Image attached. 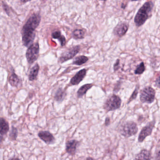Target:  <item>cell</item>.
<instances>
[{
	"instance_id": "1",
	"label": "cell",
	"mask_w": 160,
	"mask_h": 160,
	"mask_svg": "<svg viewBox=\"0 0 160 160\" xmlns=\"http://www.w3.org/2000/svg\"><path fill=\"white\" fill-rule=\"evenodd\" d=\"M41 16L39 13L32 14L21 30L22 40L24 47L28 48L33 44L36 37L35 31L41 22Z\"/></svg>"
},
{
	"instance_id": "2",
	"label": "cell",
	"mask_w": 160,
	"mask_h": 160,
	"mask_svg": "<svg viewBox=\"0 0 160 160\" xmlns=\"http://www.w3.org/2000/svg\"><path fill=\"white\" fill-rule=\"evenodd\" d=\"M153 8V3L152 2L145 3L139 9L134 18V22L138 27L142 25L149 18V15Z\"/></svg>"
},
{
	"instance_id": "3",
	"label": "cell",
	"mask_w": 160,
	"mask_h": 160,
	"mask_svg": "<svg viewBox=\"0 0 160 160\" xmlns=\"http://www.w3.org/2000/svg\"><path fill=\"white\" fill-rule=\"evenodd\" d=\"M137 124L133 121H129L124 123L120 129V133L125 138H129L135 135L138 132Z\"/></svg>"
},
{
	"instance_id": "4",
	"label": "cell",
	"mask_w": 160,
	"mask_h": 160,
	"mask_svg": "<svg viewBox=\"0 0 160 160\" xmlns=\"http://www.w3.org/2000/svg\"><path fill=\"white\" fill-rule=\"evenodd\" d=\"M121 102L120 97L113 94L109 96L106 99L103 105V108L107 112L115 111L120 108Z\"/></svg>"
},
{
	"instance_id": "5",
	"label": "cell",
	"mask_w": 160,
	"mask_h": 160,
	"mask_svg": "<svg viewBox=\"0 0 160 160\" xmlns=\"http://www.w3.org/2000/svg\"><path fill=\"white\" fill-rule=\"evenodd\" d=\"M156 97V91L150 86L144 88L140 93V100L142 103L148 104L154 102Z\"/></svg>"
},
{
	"instance_id": "6",
	"label": "cell",
	"mask_w": 160,
	"mask_h": 160,
	"mask_svg": "<svg viewBox=\"0 0 160 160\" xmlns=\"http://www.w3.org/2000/svg\"><path fill=\"white\" fill-rule=\"evenodd\" d=\"M39 53V45L38 42L33 43L26 51V59L29 64H32L38 59Z\"/></svg>"
},
{
	"instance_id": "7",
	"label": "cell",
	"mask_w": 160,
	"mask_h": 160,
	"mask_svg": "<svg viewBox=\"0 0 160 160\" xmlns=\"http://www.w3.org/2000/svg\"><path fill=\"white\" fill-rule=\"evenodd\" d=\"M80 51V46H75L68 48L67 49L64 51L60 58L59 61L61 63L67 62L68 61L73 59L79 53Z\"/></svg>"
},
{
	"instance_id": "8",
	"label": "cell",
	"mask_w": 160,
	"mask_h": 160,
	"mask_svg": "<svg viewBox=\"0 0 160 160\" xmlns=\"http://www.w3.org/2000/svg\"><path fill=\"white\" fill-rule=\"evenodd\" d=\"M155 123L156 122L155 121H152L142 128L138 137L139 142H142L147 137L151 135L155 127Z\"/></svg>"
},
{
	"instance_id": "9",
	"label": "cell",
	"mask_w": 160,
	"mask_h": 160,
	"mask_svg": "<svg viewBox=\"0 0 160 160\" xmlns=\"http://www.w3.org/2000/svg\"><path fill=\"white\" fill-rule=\"evenodd\" d=\"M129 28V24L128 22H120L114 28L113 32L114 35L118 37H122L126 34Z\"/></svg>"
},
{
	"instance_id": "10",
	"label": "cell",
	"mask_w": 160,
	"mask_h": 160,
	"mask_svg": "<svg viewBox=\"0 0 160 160\" xmlns=\"http://www.w3.org/2000/svg\"><path fill=\"white\" fill-rule=\"evenodd\" d=\"M38 136L41 140L48 144H51L55 142L54 136L49 131H44L39 132L38 133Z\"/></svg>"
},
{
	"instance_id": "11",
	"label": "cell",
	"mask_w": 160,
	"mask_h": 160,
	"mask_svg": "<svg viewBox=\"0 0 160 160\" xmlns=\"http://www.w3.org/2000/svg\"><path fill=\"white\" fill-rule=\"evenodd\" d=\"M79 144V142L76 140L68 141L66 143V151L69 155L72 156L75 155Z\"/></svg>"
},
{
	"instance_id": "12",
	"label": "cell",
	"mask_w": 160,
	"mask_h": 160,
	"mask_svg": "<svg viewBox=\"0 0 160 160\" xmlns=\"http://www.w3.org/2000/svg\"><path fill=\"white\" fill-rule=\"evenodd\" d=\"M87 70L85 68L80 70L70 80V83L72 85H78L82 81L86 76Z\"/></svg>"
},
{
	"instance_id": "13",
	"label": "cell",
	"mask_w": 160,
	"mask_h": 160,
	"mask_svg": "<svg viewBox=\"0 0 160 160\" xmlns=\"http://www.w3.org/2000/svg\"><path fill=\"white\" fill-rule=\"evenodd\" d=\"M8 81L10 85L13 87L18 88L21 84L22 80L12 69L8 78Z\"/></svg>"
},
{
	"instance_id": "14",
	"label": "cell",
	"mask_w": 160,
	"mask_h": 160,
	"mask_svg": "<svg viewBox=\"0 0 160 160\" xmlns=\"http://www.w3.org/2000/svg\"><path fill=\"white\" fill-rule=\"evenodd\" d=\"M151 154L147 149H143L136 155L133 160H151Z\"/></svg>"
},
{
	"instance_id": "15",
	"label": "cell",
	"mask_w": 160,
	"mask_h": 160,
	"mask_svg": "<svg viewBox=\"0 0 160 160\" xmlns=\"http://www.w3.org/2000/svg\"><path fill=\"white\" fill-rule=\"evenodd\" d=\"M66 95V92L65 89L62 88H59L54 93V99L58 102H62L65 98Z\"/></svg>"
},
{
	"instance_id": "16",
	"label": "cell",
	"mask_w": 160,
	"mask_h": 160,
	"mask_svg": "<svg viewBox=\"0 0 160 160\" xmlns=\"http://www.w3.org/2000/svg\"><path fill=\"white\" fill-rule=\"evenodd\" d=\"M39 70V66L38 63L36 64L31 68L28 75V79L30 81H34L36 80L38 76Z\"/></svg>"
},
{
	"instance_id": "17",
	"label": "cell",
	"mask_w": 160,
	"mask_h": 160,
	"mask_svg": "<svg viewBox=\"0 0 160 160\" xmlns=\"http://www.w3.org/2000/svg\"><path fill=\"white\" fill-rule=\"evenodd\" d=\"M52 37L53 39H58L60 42L61 46L64 47L66 44V39L64 36L62 34L61 32L59 30H56L52 32Z\"/></svg>"
},
{
	"instance_id": "18",
	"label": "cell",
	"mask_w": 160,
	"mask_h": 160,
	"mask_svg": "<svg viewBox=\"0 0 160 160\" xmlns=\"http://www.w3.org/2000/svg\"><path fill=\"white\" fill-rule=\"evenodd\" d=\"M9 130V124L3 118H0V134L6 135Z\"/></svg>"
},
{
	"instance_id": "19",
	"label": "cell",
	"mask_w": 160,
	"mask_h": 160,
	"mask_svg": "<svg viewBox=\"0 0 160 160\" xmlns=\"http://www.w3.org/2000/svg\"><path fill=\"white\" fill-rule=\"evenodd\" d=\"M94 86L93 84L88 83L86 84L83 85L80 87L79 89L77 92L78 94V98H81L84 96L86 94L87 91L90 89L92 87Z\"/></svg>"
},
{
	"instance_id": "20",
	"label": "cell",
	"mask_w": 160,
	"mask_h": 160,
	"mask_svg": "<svg viewBox=\"0 0 160 160\" xmlns=\"http://www.w3.org/2000/svg\"><path fill=\"white\" fill-rule=\"evenodd\" d=\"M86 30L82 29H77L72 32V38L75 39H82L84 38Z\"/></svg>"
},
{
	"instance_id": "21",
	"label": "cell",
	"mask_w": 160,
	"mask_h": 160,
	"mask_svg": "<svg viewBox=\"0 0 160 160\" xmlns=\"http://www.w3.org/2000/svg\"><path fill=\"white\" fill-rule=\"evenodd\" d=\"M88 61V57L84 55L78 56L74 59L73 64L77 66H81L86 63Z\"/></svg>"
},
{
	"instance_id": "22",
	"label": "cell",
	"mask_w": 160,
	"mask_h": 160,
	"mask_svg": "<svg viewBox=\"0 0 160 160\" xmlns=\"http://www.w3.org/2000/svg\"><path fill=\"white\" fill-rule=\"evenodd\" d=\"M18 136V130L17 128L12 126L11 131L9 134V140L12 141H16Z\"/></svg>"
},
{
	"instance_id": "23",
	"label": "cell",
	"mask_w": 160,
	"mask_h": 160,
	"mask_svg": "<svg viewBox=\"0 0 160 160\" xmlns=\"http://www.w3.org/2000/svg\"><path fill=\"white\" fill-rule=\"evenodd\" d=\"M146 68L143 62H141L140 64L137 66L136 69L134 71V73L136 75H141L143 74L145 71Z\"/></svg>"
},
{
	"instance_id": "24",
	"label": "cell",
	"mask_w": 160,
	"mask_h": 160,
	"mask_svg": "<svg viewBox=\"0 0 160 160\" xmlns=\"http://www.w3.org/2000/svg\"><path fill=\"white\" fill-rule=\"evenodd\" d=\"M139 87L137 86L136 87V88L134 89V91H133V93L132 94L130 98L129 99L128 101V103H129L133 101V100L135 99L136 97H137V95H138V92H139Z\"/></svg>"
},
{
	"instance_id": "25",
	"label": "cell",
	"mask_w": 160,
	"mask_h": 160,
	"mask_svg": "<svg viewBox=\"0 0 160 160\" xmlns=\"http://www.w3.org/2000/svg\"><path fill=\"white\" fill-rule=\"evenodd\" d=\"M119 63H120V61L119 59H117L116 61V62L115 63L113 66L114 71H116L119 69L120 66H119Z\"/></svg>"
},
{
	"instance_id": "26",
	"label": "cell",
	"mask_w": 160,
	"mask_h": 160,
	"mask_svg": "<svg viewBox=\"0 0 160 160\" xmlns=\"http://www.w3.org/2000/svg\"><path fill=\"white\" fill-rule=\"evenodd\" d=\"M3 8L4 9L5 11L6 12L7 14H8V15L9 16V12L10 11L9 10V7L5 3L3 2Z\"/></svg>"
},
{
	"instance_id": "27",
	"label": "cell",
	"mask_w": 160,
	"mask_h": 160,
	"mask_svg": "<svg viewBox=\"0 0 160 160\" xmlns=\"http://www.w3.org/2000/svg\"><path fill=\"white\" fill-rule=\"evenodd\" d=\"M155 85L158 88H160V74L159 76L158 77V78H157V79L156 80Z\"/></svg>"
},
{
	"instance_id": "28",
	"label": "cell",
	"mask_w": 160,
	"mask_h": 160,
	"mask_svg": "<svg viewBox=\"0 0 160 160\" xmlns=\"http://www.w3.org/2000/svg\"><path fill=\"white\" fill-rule=\"evenodd\" d=\"M110 122H111V120H110V118L109 117L106 118L105 119V126H108L110 125Z\"/></svg>"
},
{
	"instance_id": "29",
	"label": "cell",
	"mask_w": 160,
	"mask_h": 160,
	"mask_svg": "<svg viewBox=\"0 0 160 160\" xmlns=\"http://www.w3.org/2000/svg\"><path fill=\"white\" fill-rule=\"evenodd\" d=\"M155 160H160V151L157 153L155 158Z\"/></svg>"
},
{
	"instance_id": "30",
	"label": "cell",
	"mask_w": 160,
	"mask_h": 160,
	"mask_svg": "<svg viewBox=\"0 0 160 160\" xmlns=\"http://www.w3.org/2000/svg\"><path fill=\"white\" fill-rule=\"evenodd\" d=\"M4 138L3 137V135H1L0 134V145H1L2 143V142L3 141Z\"/></svg>"
},
{
	"instance_id": "31",
	"label": "cell",
	"mask_w": 160,
	"mask_h": 160,
	"mask_svg": "<svg viewBox=\"0 0 160 160\" xmlns=\"http://www.w3.org/2000/svg\"><path fill=\"white\" fill-rule=\"evenodd\" d=\"M20 2H21L22 3H25L27 2H30V1H32V0H20Z\"/></svg>"
},
{
	"instance_id": "32",
	"label": "cell",
	"mask_w": 160,
	"mask_h": 160,
	"mask_svg": "<svg viewBox=\"0 0 160 160\" xmlns=\"http://www.w3.org/2000/svg\"><path fill=\"white\" fill-rule=\"evenodd\" d=\"M8 160H20L19 158H11L9 159Z\"/></svg>"
},
{
	"instance_id": "33",
	"label": "cell",
	"mask_w": 160,
	"mask_h": 160,
	"mask_svg": "<svg viewBox=\"0 0 160 160\" xmlns=\"http://www.w3.org/2000/svg\"><path fill=\"white\" fill-rule=\"evenodd\" d=\"M86 160H96L91 158H88Z\"/></svg>"
},
{
	"instance_id": "34",
	"label": "cell",
	"mask_w": 160,
	"mask_h": 160,
	"mask_svg": "<svg viewBox=\"0 0 160 160\" xmlns=\"http://www.w3.org/2000/svg\"><path fill=\"white\" fill-rule=\"evenodd\" d=\"M131 1H138V0H131Z\"/></svg>"
},
{
	"instance_id": "35",
	"label": "cell",
	"mask_w": 160,
	"mask_h": 160,
	"mask_svg": "<svg viewBox=\"0 0 160 160\" xmlns=\"http://www.w3.org/2000/svg\"><path fill=\"white\" fill-rule=\"evenodd\" d=\"M102 1H104V2H105V1H107V0H101Z\"/></svg>"
}]
</instances>
